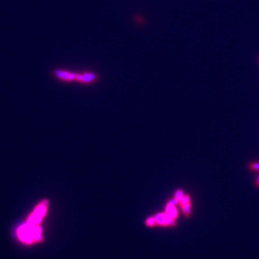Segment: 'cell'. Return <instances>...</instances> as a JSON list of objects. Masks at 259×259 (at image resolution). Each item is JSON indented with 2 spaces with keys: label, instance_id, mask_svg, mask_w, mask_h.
Wrapping results in <instances>:
<instances>
[{
  "label": "cell",
  "instance_id": "cell-1",
  "mask_svg": "<svg viewBox=\"0 0 259 259\" xmlns=\"http://www.w3.org/2000/svg\"><path fill=\"white\" fill-rule=\"evenodd\" d=\"M18 237L25 243H31L42 240L41 229L37 225L26 224L21 226L17 230Z\"/></svg>",
  "mask_w": 259,
  "mask_h": 259
},
{
  "label": "cell",
  "instance_id": "cell-2",
  "mask_svg": "<svg viewBox=\"0 0 259 259\" xmlns=\"http://www.w3.org/2000/svg\"><path fill=\"white\" fill-rule=\"evenodd\" d=\"M47 204L48 201H43L41 204H39L33 214L28 217V223L30 225H35L40 223L42 220V218L45 215L47 210Z\"/></svg>",
  "mask_w": 259,
  "mask_h": 259
},
{
  "label": "cell",
  "instance_id": "cell-3",
  "mask_svg": "<svg viewBox=\"0 0 259 259\" xmlns=\"http://www.w3.org/2000/svg\"><path fill=\"white\" fill-rule=\"evenodd\" d=\"M155 219L156 221V224L159 225H163V226H169V225L174 226L175 225L174 219H172V218L169 217L166 212L158 213L155 216Z\"/></svg>",
  "mask_w": 259,
  "mask_h": 259
},
{
  "label": "cell",
  "instance_id": "cell-4",
  "mask_svg": "<svg viewBox=\"0 0 259 259\" xmlns=\"http://www.w3.org/2000/svg\"><path fill=\"white\" fill-rule=\"evenodd\" d=\"M56 75L58 78H61L63 80H74L76 79L77 75L78 74H74V73H69L67 72H63V71H56Z\"/></svg>",
  "mask_w": 259,
  "mask_h": 259
},
{
  "label": "cell",
  "instance_id": "cell-5",
  "mask_svg": "<svg viewBox=\"0 0 259 259\" xmlns=\"http://www.w3.org/2000/svg\"><path fill=\"white\" fill-rule=\"evenodd\" d=\"M166 213L168 216L170 218H172V219H176L177 216H178V212H177L176 208L175 207V205L174 204H169L166 205Z\"/></svg>",
  "mask_w": 259,
  "mask_h": 259
},
{
  "label": "cell",
  "instance_id": "cell-6",
  "mask_svg": "<svg viewBox=\"0 0 259 259\" xmlns=\"http://www.w3.org/2000/svg\"><path fill=\"white\" fill-rule=\"evenodd\" d=\"M95 79V75L93 74H78L76 80L84 81V82H89Z\"/></svg>",
  "mask_w": 259,
  "mask_h": 259
},
{
  "label": "cell",
  "instance_id": "cell-7",
  "mask_svg": "<svg viewBox=\"0 0 259 259\" xmlns=\"http://www.w3.org/2000/svg\"><path fill=\"white\" fill-rule=\"evenodd\" d=\"M181 207H182V210H183V212H184V214L187 217L189 216V215H190V212H191V203L190 202L187 203V204L181 206Z\"/></svg>",
  "mask_w": 259,
  "mask_h": 259
},
{
  "label": "cell",
  "instance_id": "cell-8",
  "mask_svg": "<svg viewBox=\"0 0 259 259\" xmlns=\"http://www.w3.org/2000/svg\"><path fill=\"white\" fill-rule=\"evenodd\" d=\"M146 225L150 227H153L156 224V221L155 219V217H148V219H146V222H145Z\"/></svg>",
  "mask_w": 259,
  "mask_h": 259
},
{
  "label": "cell",
  "instance_id": "cell-9",
  "mask_svg": "<svg viewBox=\"0 0 259 259\" xmlns=\"http://www.w3.org/2000/svg\"><path fill=\"white\" fill-rule=\"evenodd\" d=\"M184 197V192H183L181 189H178V190H177L176 192L175 198L177 199V200L179 201V202L182 200V199Z\"/></svg>",
  "mask_w": 259,
  "mask_h": 259
},
{
  "label": "cell",
  "instance_id": "cell-10",
  "mask_svg": "<svg viewBox=\"0 0 259 259\" xmlns=\"http://www.w3.org/2000/svg\"><path fill=\"white\" fill-rule=\"evenodd\" d=\"M189 202H190V197H189V195H184V197H183L182 200L180 201L181 206L184 205V204H187V203H189Z\"/></svg>",
  "mask_w": 259,
  "mask_h": 259
},
{
  "label": "cell",
  "instance_id": "cell-11",
  "mask_svg": "<svg viewBox=\"0 0 259 259\" xmlns=\"http://www.w3.org/2000/svg\"><path fill=\"white\" fill-rule=\"evenodd\" d=\"M250 168L252 170L259 171V163H253L250 164Z\"/></svg>",
  "mask_w": 259,
  "mask_h": 259
},
{
  "label": "cell",
  "instance_id": "cell-12",
  "mask_svg": "<svg viewBox=\"0 0 259 259\" xmlns=\"http://www.w3.org/2000/svg\"><path fill=\"white\" fill-rule=\"evenodd\" d=\"M178 202H179V201L177 200V199H176V198L174 199H172V200H170V201H169V203H170V204H174V205H175L176 204H178Z\"/></svg>",
  "mask_w": 259,
  "mask_h": 259
},
{
  "label": "cell",
  "instance_id": "cell-13",
  "mask_svg": "<svg viewBox=\"0 0 259 259\" xmlns=\"http://www.w3.org/2000/svg\"><path fill=\"white\" fill-rule=\"evenodd\" d=\"M256 184L257 187H259V176H258V178H257L256 181Z\"/></svg>",
  "mask_w": 259,
  "mask_h": 259
}]
</instances>
